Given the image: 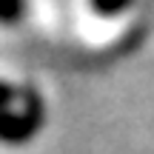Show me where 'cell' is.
Wrapping results in <instances>:
<instances>
[{
	"instance_id": "6da1fadb",
	"label": "cell",
	"mask_w": 154,
	"mask_h": 154,
	"mask_svg": "<svg viewBox=\"0 0 154 154\" xmlns=\"http://www.w3.org/2000/svg\"><path fill=\"white\" fill-rule=\"evenodd\" d=\"M40 120H43V109L34 94L0 83V140L20 143L37 131Z\"/></svg>"
},
{
	"instance_id": "7a4b0ae2",
	"label": "cell",
	"mask_w": 154,
	"mask_h": 154,
	"mask_svg": "<svg viewBox=\"0 0 154 154\" xmlns=\"http://www.w3.org/2000/svg\"><path fill=\"white\" fill-rule=\"evenodd\" d=\"M128 6H131V0H91V9L97 11V14H120V11H126Z\"/></svg>"
},
{
	"instance_id": "3957f363",
	"label": "cell",
	"mask_w": 154,
	"mask_h": 154,
	"mask_svg": "<svg viewBox=\"0 0 154 154\" xmlns=\"http://www.w3.org/2000/svg\"><path fill=\"white\" fill-rule=\"evenodd\" d=\"M23 14V0H0V23H14Z\"/></svg>"
}]
</instances>
